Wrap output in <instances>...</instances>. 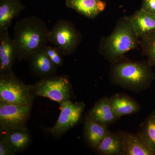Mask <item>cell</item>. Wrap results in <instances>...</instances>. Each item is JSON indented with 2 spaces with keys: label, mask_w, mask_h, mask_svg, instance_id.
Segmentation results:
<instances>
[{
  "label": "cell",
  "mask_w": 155,
  "mask_h": 155,
  "mask_svg": "<svg viewBox=\"0 0 155 155\" xmlns=\"http://www.w3.org/2000/svg\"><path fill=\"white\" fill-rule=\"evenodd\" d=\"M49 31L45 22L35 16L18 21L14 26L13 38L17 58L20 61L28 60L35 52L48 45Z\"/></svg>",
  "instance_id": "1"
},
{
  "label": "cell",
  "mask_w": 155,
  "mask_h": 155,
  "mask_svg": "<svg viewBox=\"0 0 155 155\" xmlns=\"http://www.w3.org/2000/svg\"><path fill=\"white\" fill-rule=\"evenodd\" d=\"M124 57L112 63L111 81L117 85L134 91L148 88L155 78L152 67L147 61H132Z\"/></svg>",
  "instance_id": "2"
},
{
  "label": "cell",
  "mask_w": 155,
  "mask_h": 155,
  "mask_svg": "<svg viewBox=\"0 0 155 155\" xmlns=\"http://www.w3.org/2000/svg\"><path fill=\"white\" fill-rule=\"evenodd\" d=\"M139 38L128 16L119 18L112 32L101 39L98 52L111 63L119 61L130 50L138 49Z\"/></svg>",
  "instance_id": "3"
},
{
  "label": "cell",
  "mask_w": 155,
  "mask_h": 155,
  "mask_svg": "<svg viewBox=\"0 0 155 155\" xmlns=\"http://www.w3.org/2000/svg\"><path fill=\"white\" fill-rule=\"evenodd\" d=\"M35 97L33 85H26L13 72L1 74L0 101L19 106H32Z\"/></svg>",
  "instance_id": "4"
},
{
  "label": "cell",
  "mask_w": 155,
  "mask_h": 155,
  "mask_svg": "<svg viewBox=\"0 0 155 155\" xmlns=\"http://www.w3.org/2000/svg\"><path fill=\"white\" fill-rule=\"evenodd\" d=\"M48 39L49 42L61 51L62 55L69 56L75 52L82 36L72 22L61 19L49 31Z\"/></svg>",
  "instance_id": "5"
},
{
  "label": "cell",
  "mask_w": 155,
  "mask_h": 155,
  "mask_svg": "<svg viewBox=\"0 0 155 155\" xmlns=\"http://www.w3.org/2000/svg\"><path fill=\"white\" fill-rule=\"evenodd\" d=\"M35 97L48 98L59 104L70 100L72 86L68 78L65 76H53L42 78L33 84Z\"/></svg>",
  "instance_id": "6"
},
{
  "label": "cell",
  "mask_w": 155,
  "mask_h": 155,
  "mask_svg": "<svg viewBox=\"0 0 155 155\" xmlns=\"http://www.w3.org/2000/svg\"><path fill=\"white\" fill-rule=\"evenodd\" d=\"M31 107V106H19L0 101L1 130L27 128Z\"/></svg>",
  "instance_id": "7"
},
{
  "label": "cell",
  "mask_w": 155,
  "mask_h": 155,
  "mask_svg": "<svg viewBox=\"0 0 155 155\" xmlns=\"http://www.w3.org/2000/svg\"><path fill=\"white\" fill-rule=\"evenodd\" d=\"M61 112L55 125L49 129L54 136L63 135L74 127L81 119L85 104L82 102L73 103L70 100L60 104Z\"/></svg>",
  "instance_id": "8"
},
{
  "label": "cell",
  "mask_w": 155,
  "mask_h": 155,
  "mask_svg": "<svg viewBox=\"0 0 155 155\" xmlns=\"http://www.w3.org/2000/svg\"><path fill=\"white\" fill-rule=\"evenodd\" d=\"M16 58L17 48L9 32L0 34V74L13 72L12 68Z\"/></svg>",
  "instance_id": "9"
},
{
  "label": "cell",
  "mask_w": 155,
  "mask_h": 155,
  "mask_svg": "<svg viewBox=\"0 0 155 155\" xmlns=\"http://www.w3.org/2000/svg\"><path fill=\"white\" fill-rule=\"evenodd\" d=\"M45 47L35 52L28 60L31 72L35 75L42 78L53 76L57 70V67L46 53Z\"/></svg>",
  "instance_id": "10"
},
{
  "label": "cell",
  "mask_w": 155,
  "mask_h": 155,
  "mask_svg": "<svg viewBox=\"0 0 155 155\" xmlns=\"http://www.w3.org/2000/svg\"><path fill=\"white\" fill-rule=\"evenodd\" d=\"M25 8L20 0H0V34L8 32L13 19Z\"/></svg>",
  "instance_id": "11"
},
{
  "label": "cell",
  "mask_w": 155,
  "mask_h": 155,
  "mask_svg": "<svg viewBox=\"0 0 155 155\" xmlns=\"http://www.w3.org/2000/svg\"><path fill=\"white\" fill-rule=\"evenodd\" d=\"M66 5L91 19H93L105 9L106 4L102 0H66Z\"/></svg>",
  "instance_id": "12"
},
{
  "label": "cell",
  "mask_w": 155,
  "mask_h": 155,
  "mask_svg": "<svg viewBox=\"0 0 155 155\" xmlns=\"http://www.w3.org/2000/svg\"><path fill=\"white\" fill-rule=\"evenodd\" d=\"M128 17L138 38L155 29V14L140 9Z\"/></svg>",
  "instance_id": "13"
},
{
  "label": "cell",
  "mask_w": 155,
  "mask_h": 155,
  "mask_svg": "<svg viewBox=\"0 0 155 155\" xmlns=\"http://www.w3.org/2000/svg\"><path fill=\"white\" fill-rule=\"evenodd\" d=\"M123 138V155H155L144 140L138 135L122 132Z\"/></svg>",
  "instance_id": "14"
},
{
  "label": "cell",
  "mask_w": 155,
  "mask_h": 155,
  "mask_svg": "<svg viewBox=\"0 0 155 155\" xmlns=\"http://www.w3.org/2000/svg\"><path fill=\"white\" fill-rule=\"evenodd\" d=\"M111 107L117 119L134 114L140 110L138 103L126 95L117 94L109 98Z\"/></svg>",
  "instance_id": "15"
},
{
  "label": "cell",
  "mask_w": 155,
  "mask_h": 155,
  "mask_svg": "<svg viewBox=\"0 0 155 155\" xmlns=\"http://www.w3.org/2000/svg\"><path fill=\"white\" fill-rule=\"evenodd\" d=\"M88 116L95 122L106 126L117 119L111 107L109 98L107 97L96 103L89 112Z\"/></svg>",
  "instance_id": "16"
},
{
  "label": "cell",
  "mask_w": 155,
  "mask_h": 155,
  "mask_svg": "<svg viewBox=\"0 0 155 155\" xmlns=\"http://www.w3.org/2000/svg\"><path fill=\"white\" fill-rule=\"evenodd\" d=\"M84 131L87 141L92 148L96 149L109 130L106 125L95 122L87 116L84 121Z\"/></svg>",
  "instance_id": "17"
},
{
  "label": "cell",
  "mask_w": 155,
  "mask_h": 155,
  "mask_svg": "<svg viewBox=\"0 0 155 155\" xmlns=\"http://www.w3.org/2000/svg\"><path fill=\"white\" fill-rule=\"evenodd\" d=\"M95 150L101 155H123V138L122 133H112L108 131Z\"/></svg>",
  "instance_id": "18"
},
{
  "label": "cell",
  "mask_w": 155,
  "mask_h": 155,
  "mask_svg": "<svg viewBox=\"0 0 155 155\" xmlns=\"http://www.w3.org/2000/svg\"><path fill=\"white\" fill-rule=\"evenodd\" d=\"M2 135L14 148L16 153L22 152L29 145L30 136L27 128H16L4 131Z\"/></svg>",
  "instance_id": "19"
},
{
  "label": "cell",
  "mask_w": 155,
  "mask_h": 155,
  "mask_svg": "<svg viewBox=\"0 0 155 155\" xmlns=\"http://www.w3.org/2000/svg\"><path fill=\"white\" fill-rule=\"evenodd\" d=\"M139 45L142 55L147 58L152 67L155 66V29L139 38Z\"/></svg>",
  "instance_id": "20"
},
{
  "label": "cell",
  "mask_w": 155,
  "mask_h": 155,
  "mask_svg": "<svg viewBox=\"0 0 155 155\" xmlns=\"http://www.w3.org/2000/svg\"><path fill=\"white\" fill-rule=\"evenodd\" d=\"M139 134L155 155V119L151 115L142 125Z\"/></svg>",
  "instance_id": "21"
},
{
  "label": "cell",
  "mask_w": 155,
  "mask_h": 155,
  "mask_svg": "<svg viewBox=\"0 0 155 155\" xmlns=\"http://www.w3.org/2000/svg\"><path fill=\"white\" fill-rule=\"evenodd\" d=\"M45 49L48 57L56 67L63 66L64 61L62 57V54L58 48L54 45H47L45 46Z\"/></svg>",
  "instance_id": "22"
},
{
  "label": "cell",
  "mask_w": 155,
  "mask_h": 155,
  "mask_svg": "<svg viewBox=\"0 0 155 155\" xmlns=\"http://www.w3.org/2000/svg\"><path fill=\"white\" fill-rule=\"evenodd\" d=\"M15 152L14 148L7 140L1 137L0 140V155H12L15 154Z\"/></svg>",
  "instance_id": "23"
},
{
  "label": "cell",
  "mask_w": 155,
  "mask_h": 155,
  "mask_svg": "<svg viewBox=\"0 0 155 155\" xmlns=\"http://www.w3.org/2000/svg\"><path fill=\"white\" fill-rule=\"evenodd\" d=\"M140 9L146 12L155 14V0H143Z\"/></svg>",
  "instance_id": "24"
},
{
  "label": "cell",
  "mask_w": 155,
  "mask_h": 155,
  "mask_svg": "<svg viewBox=\"0 0 155 155\" xmlns=\"http://www.w3.org/2000/svg\"><path fill=\"white\" fill-rule=\"evenodd\" d=\"M151 116L155 119V110L154 111V112L153 113V114H152Z\"/></svg>",
  "instance_id": "25"
}]
</instances>
